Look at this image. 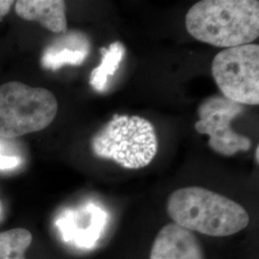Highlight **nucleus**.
<instances>
[{
  "instance_id": "obj_1",
  "label": "nucleus",
  "mask_w": 259,
  "mask_h": 259,
  "mask_svg": "<svg viewBox=\"0 0 259 259\" xmlns=\"http://www.w3.org/2000/svg\"><path fill=\"white\" fill-rule=\"evenodd\" d=\"M187 32L197 40L221 48L250 45L259 36L257 0H202L185 16Z\"/></svg>"
},
{
  "instance_id": "obj_2",
  "label": "nucleus",
  "mask_w": 259,
  "mask_h": 259,
  "mask_svg": "<svg viewBox=\"0 0 259 259\" xmlns=\"http://www.w3.org/2000/svg\"><path fill=\"white\" fill-rule=\"evenodd\" d=\"M166 208L178 226L212 237L236 234L250 223L249 213L240 204L200 186L177 189L169 196Z\"/></svg>"
},
{
  "instance_id": "obj_3",
  "label": "nucleus",
  "mask_w": 259,
  "mask_h": 259,
  "mask_svg": "<svg viewBox=\"0 0 259 259\" xmlns=\"http://www.w3.org/2000/svg\"><path fill=\"white\" fill-rule=\"evenodd\" d=\"M157 148L154 125L138 115L115 114L92 140L96 157L132 170L148 166L157 156Z\"/></svg>"
},
{
  "instance_id": "obj_4",
  "label": "nucleus",
  "mask_w": 259,
  "mask_h": 259,
  "mask_svg": "<svg viewBox=\"0 0 259 259\" xmlns=\"http://www.w3.org/2000/svg\"><path fill=\"white\" fill-rule=\"evenodd\" d=\"M58 101L44 88L12 81L0 85V138L13 139L47 128L55 119Z\"/></svg>"
},
{
  "instance_id": "obj_5",
  "label": "nucleus",
  "mask_w": 259,
  "mask_h": 259,
  "mask_svg": "<svg viewBox=\"0 0 259 259\" xmlns=\"http://www.w3.org/2000/svg\"><path fill=\"white\" fill-rule=\"evenodd\" d=\"M211 72L224 97L242 106L258 105V45L222 50L213 59Z\"/></svg>"
},
{
  "instance_id": "obj_6",
  "label": "nucleus",
  "mask_w": 259,
  "mask_h": 259,
  "mask_svg": "<svg viewBox=\"0 0 259 259\" xmlns=\"http://www.w3.org/2000/svg\"><path fill=\"white\" fill-rule=\"evenodd\" d=\"M243 106L224 96L214 95L204 99L198 109L199 120L195 130L209 137L208 146L219 155L232 157L251 147L249 138L235 133L232 122L243 111Z\"/></svg>"
},
{
  "instance_id": "obj_7",
  "label": "nucleus",
  "mask_w": 259,
  "mask_h": 259,
  "mask_svg": "<svg viewBox=\"0 0 259 259\" xmlns=\"http://www.w3.org/2000/svg\"><path fill=\"white\" fill-rule=\"evenodd\" d=\"M150 259H204V250L194 232L170 223L157 233Z\"/></svg>"
},
{
  "instance_id": "obj_8",
  "label": "nucleus",
  "mask_w": 259,
  "mask_h": 259,
  "mask_svg": "<svg viewBox=\"0 0 259 259\" xmlns=\"http://www.w3.org/2000/svg\"><path fill=\"white\" fill-rule=\"evenodd\" d=\"M65 33L46 48L41 57L44 68L58 70L65 65H82L85 61L91 50L88 37L79 32Z\"/></svg>"
},
{
  "instance_id": "obj_9",
  "label": "nucleus",
  "mask_w": 259,
  "mask_h": 259,
  "mask_svg": "<svg viewBox=\"0 0 259 259\" xmlns=\"http://www.w3.org/2000/svg\"><path fill=\"white\" fill-rule=\"evenodd\" d=\"M16 13L19 18L38 22L42 27L55 34L67 30L65 2L62 0H19Z\"/></svg>"
},
{
  "instance_id": "obj_10",
  "label": "nucleus",
  "mask_w": 259,
  "mask_h": 259,
  "mask_svg": "<svg viewBox=\"0 0 259 259\" xmlns=\"http://www.w3.org/2000/svg\"><path fill=\"white\" fill-rule=\"evenodd\" d=\"M100 52L102 55L101 63L92 71L90 79L92 87L98 93L106 90L109 77L113 76L118 70L126 48L120 41H114L108 48H101Z\"/></svg>"
},
{
  "instance_id": "obj_11",
  "label": "nucleus",
  "mask_w": 259,
  "mask_h": 259,
  "mask_svg": "<svg viewBox=\"0 0 259 259\" xmlns=\"http://www.w3.org/2000/svg\"><path fill=\"white\" fill-rule=\"evenodd\" d=\"M32 243V234L25 229L0 232V259H25L24 253Z\"/></svg>"
},
{
  "instance_id": "obj_12",
  "label": "nucleus",
  "mask_w": 259,
  "mask_h": 259,
  "mask_svg": "<svg viewBox=\"0 0 259 259\" xmlns=\"http://www.w3.org/2000/svg\"><path fill=\"white\" fill-rule=\"evenodd\" d=\"M3 146L0 143V170H12L19 166L22 163V160L20 157L14 155H5L3 153Z\"/></svg>"
},
{
  "instance_id": "obj_13",
  "label": "nucleus",
  "mask_w": 259,
  "mask_h": 259,
  "mask_svg": "<svg viewBox=\"0 0 259 259\" xmlns=\"http://www.w3.org/2000/svg\"><path fill=\"white\" fill-rule=\"evenodd\" d=\"M15 4V1L12 0H0V21H2L3 17L9 14L10 9Z\"/></svg>"
},
{
  "instance_id": "obj_14",
  "label": "nucleus",
  "mask_w": 259,
  "mask_h": 259,
  "mask_svg": "<svg viewBox=\"0 0 259 259\" xmlns=\"http://www.w3.org/2000/svg\"><path fill=\"white\" fill-rule=\"evenodd\" d=\"M254 159L256 161V163L259 162V147L257 146L255 149V153H254Z\"/></svg>"
},
{
  "instance_id": "obj_15",
  "label": "nucleus",
  "mask_w": 259,
  "mask_h": 259,
  "mask_svg": "<svg viewBox=\"0 0 259 259\" xmlns=\"http://www.w3.org/2000/svg\"><path fill=\"white\" fill-rule=\"evenodd\" d=\"M0 212H1V208H0Z\"/></svg>"
}]
</instances>
